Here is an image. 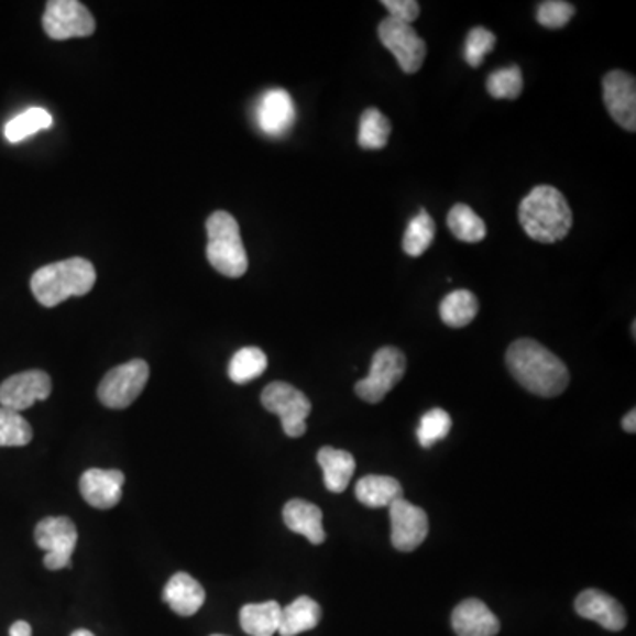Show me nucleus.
<instances>
[{"instance_id":"nucleus-1","label":"nucleus","mask_w":636,"mask_h":636,"mask_svg":"<svg viewBox=\"0 0 636 636\" xmlns=\"http://www.w3.org/2000/svg\"><path fill=\"white\" fill-rule=\"evenodd\" d=\"M506 363L515 381L533 395L553 398L569 386L568 366L530 338L513 341L506 352Z\"/></svg>"},{"instance_id":"nucleus-2","label":"nucleus","mask_w":636,"mask_h":636,"mask_svg":"<svg viewBox=\"0 0 636 636\" xmlns=\"http://www.w3.org/2000/svg\"><path fill=\"white\" fill-rule=\"evenodd\" d=\"M518 218L534 241L553 244L573 229V211L564 195L553 186H538L522 200Z\"/></svg>"},{"instance_id":"nucleus-3","label":"nucleus","mask_w":636,"mask_h":636,"mask_svg":"<svg viewBox=\"0 0 636 636\" xmlns=\"http://www.w3.org/2000/svg\"><path fill=\"white\" fill-rule=\"evenodd\" d=\"M95 285V265L80 256L45 265L31 278L32 294L45 308H54L73 296H86Z\"/></svg>"},{"instance_id":"nucleus-4","label":"nucleus","mask_w":636,"mask_h":636,"mask_svg":"<svg viewBox=\"0 0 636 636\" xmlns=\"http://www.w3.org/2000/svg\"><path fill=\"white\" fill-rule=\"evenodd\" d=\"M207 229V261L227 278H241L248 271V253L235 218L227 211L209 216Z\"/></svg>"},{"instance_id":"nucleus-5","label":"nucleus","mask_w":636,"mask_h":636,"mask_svg":"<svg viewBox=\"0 0 636 636\" xmlns=\"http://www.w3.org/2000/svg\"><path fill=\"white\" fill-rule=\"evenodd\" d=\"M407 358L396 347H382L373 354L370 373L355 384V395L366 404H381L404 379Z\"/></svg>"},{"instance_id":"nucleus-6","label":"nucleus","mask_w":636,"mask_h":636,"mask_svg":"<svg viewBox=\"0 0 636 636\" xmlns=\"http://www.w3.org/2000/svg\"><path fill=\"white\" fill-rule=\"evenodd\" d=\"M262 405L282 419L283 431L290 439L306 434V419L311 413V402L303 391L287 382H273L262 391Z\"/></svg>"},{"instance_id":"nucleus-7","label":"nucleus","mask_w":636,"mask_h":636,"mask_svg":"<svg viewBox=\"0 0 636 636\" xmlns=\"http://www.w3.org/2000/svg\"><path fill=\"white\" fill-rule=\"evenodd\" d=\"M149 381V364L144 359H133L121 366L113 368L98 387V398L105 407H130L145 390Z\"/></svg>"},{"instance_id":"nucleus-8","label":"nucleus","mask_w":636,"mask_h":636,"mask_svg":"<svg viewBox=\"0 0 636 636\" xmlns=\"http://www.w3.org/2000/svg\"><path fill=\"white\" fill-rule=\"evenodd\" d=\"M34 539L46 551L43 564L50 571L72 568L73 551L77 548V525L68 516H48L36 525Z\"/></svg>"},{"instance_id":"nucleus-9","label":"nucleus","mask_w":636,"mask_h":636,"mask_svg":"<svg viewBox=\"0 0 636 636\" xmlns=\"http://www.w3.org/2000/svg\"><path fill=\"white\" fill-rule=\"evenodd\" d=\"M46 36L55 41L89 37L95 34V17L78 0H50L43 14Z\"/></svg>"},{"instance_id":"nucleus-10","label":"nucleus","mask_w":636,"mask_h":636,"mask_svg":"<svg viewBox=\"0 0 636 636\" xmlns=\"http://www.w3.org/2000/svg\"><path fill=\"white\" fill-rule=\"evenodd\" d=\"M379 40H381L382 45L390 50L391 54L395 55L402 72L414 75L423 68L426 58V43L414 31L413 25L396 22V20L387 17L379 25Z\"/></svg>"},{"instance_id":"nucleus-11","label":"nucleus","mask_w":636,"mask_h":636,"mask_svg":"<svg viewBox=\"0 0 636 636\" xmlns=\"http://www.w3.org/2000/svg\"><path fill=\"white\" fill-rule=\"evenodd\" d=\"M390 518L391 541L396 550L414 551L421 547L430 530L425 509L402 497L391 504Z\"/></svg>"},{"instance_id":"nucleus-12","label":"nucleus","mask_w":636,"mask_h":636,"mask_svg":"<svg viewBox=\"0 0 636 636\" xmlns=\"http://www.w3.org/2000/svg\"><path fill=\"white\" fill-rule=\"evenodd\" d=\"M52 393V379L41 370L17 373L0 384V405L14 413L28 410Z\"/></svg>"},{"instance_id":"nucleus-13","label":"nucleus","mask_w":636,"mask_h":636,"mask_svg":"<svg viewBox=\"0 0 636 636\" xmlns=\"http://www.w3.org/2000/svg\"><path fill=\"white\" fill-rule=\"evenodd\" d=\"M603 98L610 116L621 128L636 131V81L626 72H610L603 78Z\"/></svg>"},{"instance_id":"nucleus-14","label":"nucleus","mask_w":636,"mask_h":636,"mask_svg":"<svg viewBox=\"0 0 636 636\" xmlns=\"http://www.w3.org/2000/svg\"><path fill=\"white\" fill-rule=\"evenodd\" d=\"M574 610L580 617L594 621L608 632H621L627 624L626 612L615 597L597 589L580 592L574 601Z\"/></svg>"},{"instance_id":"nucleus-15","label":"nucleus","mask_w":636,"mask_h":636,"mask_svg":"<svg viewBox=\"0 0 636 636\" xmlns=\"http://www.w3.org/2000/svg\"><path fill=\"white\" fill-rule=\"evenodd\" d=\"M124 481V474L116 469H89L80 478L81 497L96 509H112L121 502Z\"/></svg>"},{"instance_id":"nucleus-16","label":"nucleus","mask_w":636,"mask_h":636,"mask_svg":"<svg viewBox=\"0 0 636 636\" xmlns=\"http://www.w3.org/2000/svg\"><path fill=\"white\" fill-rule=\"evenodd\" d=\"M296 121V107L287 90H267L256 107V122L265 135L282 136Z\"/></svg>"},{"instance_id":"nucleus-17","label":"nucleus","mask_w":636,"mask_h":636,"mask_svg":"<svg viewBox=\"0 0 636 636\" xmlns=\"http://www.w3.org/2000/svg\"><path fill=\"white\" fill-rule=\"evenodd\" d=\"M451 624L458 636H495L501 632L497 615L483 601L474 597L462 601L453 610Z\"/></svg>"},{"instance_id":"nucleus-18","label":"nucleus","mask_w":636,"mask_h":636,"mask_svg":"<svg viewBox=\"0 0 636 636\" xmlns=\"http://www.w3.org/2000/svg\"><path fill=\"white\" fill-rule=\"evenodd\" d=\"M163 601L180 617H191L202 608L206 591L191 574L175 573L163 589Z\"/></svg>"},{"instance_id":"nucleus-19","label":"nucleus","mask_w":636,"mask_h":636,"mask_svg":"<svg viewBox=\"0 0 636 636\" xmlns=\"http://www.w3.org/2000/svg\"><path fill=\"white\" fill-rule=\"evenodd\" d=\"M322 518V509L303 498H292L283 507V522L288 529L305 536L311 545H322L326 541Z\"/></svg>"},{"instance_id":"nucleus-20","label":"nucleus","mask_w":636,"mask_h":636,"mask_svg":"<svg viewBox=\"0 0 636 636\" xmlns=\"http://www.w3.org/2000/svg\"><path fill=\"white\" fill-rule=\"evenodd\" d=\"M317 462L322 467L326 489L332 493L346 492L355 472V458L349 451L324 446L317 453Z\"/></svg>"},{"instance_id":"nucleus-21","label":"nucleus","mask_w":636,"mask_h":636,"mask_svg":"<svg viewBox=\"0 0 636 636\" xmlns=\"http://www.w3.org/2000/svg\"><path fill=\"white\" fill-rule=\"evenodd\" d=\"M322 618V608L309 596H300L290 605L282 608L278 633L282 636H297L318 626Z\"/></svg>"},{"instance_id":"nucleus-22","label":"nucleus","mask_w":636,"mask_h":636,"mask_svg":"<svg viewBox=\"0 0 636 636\" xmlns=\"http://www.w3.org/2000/svg\"><path fill=\"white\" fill-rule=\"evenodd\" d=\"M355 497L368 507H390L404 497V486L391 475H364L355 484Z\"/></svg>"},{"instance_id":"nucleus-23","label":"nucleus","mask_w":636,"mask_h":636,"mask_svg":"<svg viewBox=\"0 0 636 636\" xmlns=\"http://www.w3.org/2000/svg\"><path fill=\"white\" fill-rule=\"evenodd\" d=\"M282 606L278 601L250 603L241 608L239 621L242 632L250 636H273L278 633Z\"/></svg>"},{"instance_id":"nucleus-24","label":"nucleus","mask_w":636,"mask_h":636,"mask_svg":"<svg viewBox=\"0 0 636 636\" xmlns=\"http://www.w3.org/2000/svg\"><path fill=\"white\" fill-rule=\"evenodd\" d=\"M480 309L478 297L471 290L460 288L443 297L440 303V318L449 328H465L474 320Z\"/></svg>"},{"instance_id":"nucleus-25","label":"nucleus","mask_w":636,"mask_h":636,"mask_svg":"<svg viewBox=\"0 0 636 636\" xmlns=\"http://www.w3.org/2000/svg\"><path fill=\"white\" fill-rule=\"evenodd\" d=\"M391 122L381 110L368 108L359 119L358 144L366 151H381L390 142Z\"/></svg>"},{"instance_id":"nucleus-26","label":"nucleus","mask_w":636,"mask_h":636,"mask_svg":"<svg viewBox=\"0 0 636 636\" xmlns=\"http://www.w3.org/2000/svg\"><path fill=\"white\" fill-rule=\"evenodd\" d=\"M267 370V355L256 347H244L230 359L229 376L233 384H248Z\"/></svg>"},{"instance_id":"nucleus-27","label":"nucleus","mask_w":636,"mask_h":636,"mask_svg":"<svg viewBox=\"0 0 636 636\" xmlns=\"http://www.w3.org/2000/svg\"><path fill=\"white\" fill-rule=\"evenodd\" d=\"M448 227L463 242H480L486 238V224L465 204H457L448 215Z\"/></svg>"},{"instance_id":"nucleus-28","label":"nucleus","mask_w":636,"mask_h":636,"mask_svg":"<svg viewBox=\"0 0 636 636\" xmlns=\"http://www.w3.org/2000/svg\"><path fill=\"white\" fill-rule=\"evenodd\" d=\"M50 125H52V116L46 112L45 108H29L6 124L4 135L11 144H17V142H22V140L34 135L37 131L46 130Z\"/></svg>"},{"instance_id":"nucleus-29","label":"nucleus","mask_w":636,"mask_h":636,"mask_svg":"<svg viewBox=\"0 0 636 636\" xmlns=\"http://www.w3.org/2000/svg\"><path fill=\"white\" fill-rule=\"evenodd\" d=\"M32 437V426L22 414L0 407V448H22Z\"/></svg>"},{"instance_id":"nucleus-30","label":"nucleus","mask_w":636,"mask_h":636,"mask_svg":"<svg viewBox=\"0 0 636 636\" xmlns=\"http://www.w3.org/2000/svg\"><path fill=\"white\" fill-rule=\"evenodd\" d=\"M435 239V221L421 209V212L408 223L404 235V251L408 256H421Z\"/></svg>"},{"instance_id":"nucleus-31","label":"nucleus","mask_w":636,"mask_h":636,"mask_svg":"<svg viewBox=\"0 0 636 636\" xmlns=\"http://www.w3.org/2000/svg\"><path fill=\"white\" fill-rule=\"evenodd\" d=\"M451 426H453V421L446 410L431 408L421 417V421L417 426V442L421 443V448H434L435 443L448 437Z\"/></svg>"},{"instance_id":"nucleus-32","label":"nucleus","mask_w":636,"mask_h":636,"mask_svg":"<svg viewBox=\"0 0 636 636\" xmlns=\"http://www.w3.org/2000/svg\"><path fill=\"white\" fill-rule=\"evenodd\" d=\"M486 89L495 99H518L524 90V77L518 66L497 69L486 80Z\"/></svg>"},{"instance_id":"nucleus-33","label":"nucleus","mask_w":636,"mask_h":636,"mask_svg":"<svg viewBox=\"0 0 636 636\" xmlns=\"http://www.w3.org/2000/svg\"><path fill=\"white\" fill-rule=\"evenodd\" d=\"M497 37L492 31L484 28H474L469 32L465 41V61L471 68H480L483 58L495 48Z\"/></svg>"},{"instance_id":"nucleus-34","label":"nucleus","mask_w":636,"mask_h":636,"mask_svg":"<svg viewBox=\"0 0 636 636\" xmlns=\"http://www.w3.org/2000/svg\"><path fill=\"white\" fill-rule=\"evenodd\" d=\"M574 17V6L569 4V2H562V0H548V2H541L538 8V19L539 25L547 29H562L568 25L569 20Z\"/></svg>"},{"instance_id":"nucleus-35","label":"nucleus","mask_w":636,"mask_h":636,"mask_svg":"<svg viewBox=\"0 0 636 636\" xmlns=\"http://www.w3.org/2000/svg\"><path fill=\"white\" fill-rule=\"evenodd\" d=\"M382 6L390 11V19L407 23V25L417 20L421 13V8L416 0H382Z\"/></svg>"},{"instance_id":"nucleus-36","label":"nucleus","mask_w":636,"mask_h":636,"mask_svg":"<svg viewBox=\"0 0 636 636\" xmlns=\"http://www.w3.org/2000/svg\"><path fill=\"white\" fill-rule=\"evenodd\" d=\"M10 636H32L31 624L25 623V621H17L10 627Z\"/></svg>"},{"instance_id":"nucleus-37","label":"nucleus","mask_w":636,"mask_h":636,"mask_svg":"<svg viewBox=\"0 0 636 636\" xmlns=\"http://www.w3.org/2000/svg\"><path fill=\"white\" fill-rule=\"evenodd\" d=\"M623 428L627 431V434H635L636 431V410L632 408L629 413L624 416L623 419Z\"/></svg>"},{"instance_id":"nucleus-38","label":"nucleus","mask_w":636,"mask_h":636,"mask_svg":"<svg viewBox=\"0 0 636 636\" xmlns=\"http://www.w3.org/2000/svg\"><path fill=\"white\" fill-rule=\"evenodd\" d=\"M72 636H95L89 629H77V632H73Z\"/></svg>"},{"instance_id":"nucleus-39","label":"nucleus","mask_w":636,"mask_h":636,"mask_svg":"<svg viewBox=\"0 0 636 636\" xmlns=\"http://www.w3.org/2000/svg\"><path fill=\"white\" fill-rule=\"evenodd\" d=\"M211 636H224V635H211Z\"/></svg>"}]
</instances>
